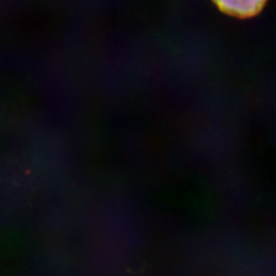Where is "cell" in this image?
<instances>
[{
	"label": "cell",
	"mask_w": 276,
	"mask_h": 276,
	"mask_svg": "<svg viewBox=\"0 0 276 276\" xmlns=\"http://www.w3.org/2000/svg\"><path fill=\"white\" fill-rule=\"evenodd\" d=\"M223 13L238 18L257 15L267 0H213Z\"/></svg>",
	"instance_id": "6da1fadb"
}]
</instances>
